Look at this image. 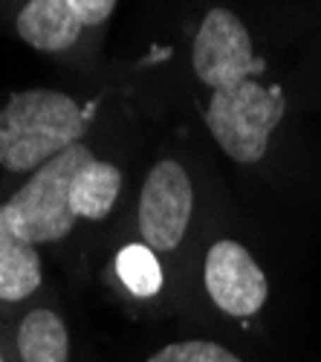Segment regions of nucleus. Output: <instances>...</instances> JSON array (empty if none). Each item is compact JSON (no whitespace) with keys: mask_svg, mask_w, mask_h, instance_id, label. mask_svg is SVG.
<instances>
[{"mask_svg":"<svg viewBox=\"0 0 321 362\" xmlns=\"http://www.w3.org/2000/svg\"><path fill=\"white\" fill-rule=\"evenodd\" d=\"M87 110L55 90H23L0 110V165L32 171L84 136Z\"/></svg>","mask_w":321,"mask_h":362,"instance_id":"obj_1","label":"nucleus"},{"mask_svg":"<svg viewBox=\"0 0 321 362\" xmlns=\"http://www.w3.org/2000/svg\"><path fill=\"white\" fill-rule=\"evenodd\" d=\"M90 160V148L75 142L52 160H47L41 168H35V174L12 194V200L4 203L15 232L32 240L35 247L61 240L78 221L70 206L73 180Z\"/></svg>","mask_w":321,"mask_h":362,"instance_id":"obj_2","label":"nucleus"},{"mask_svg":"<svg viewBox=\"0 0 321 362\" xmlns=\"http://www.w3.org/2000/svg\"><path fill=\"white\" fill-rule=\"evenodd\" d=\"M281 119V90H267L252 78L214 90L206 107V125L212 136L235 163H258L264 157L269 134L278 128Z\"/></svg>","mask_w":321,"mask_h":362,"instance_id":"obj_3","label":"nucleus"},{"mask_svg":"<svg viewBox=\"0 0 321 362\" xmlns=\"http://www.w3.org/2000/svg\"><path fill=\"white\" fill-rule=\"evenodd\" d=\"M191 62L197 78L214 90L241 84L267 67L260 58H255L246 26L229 9H212L202 18Z\"/></svg>","mask_w":321,"mask_h":362,"instance_id":"obj_4","label":"nucleus"},{"mask_svg":"<svg viewBox=\"0 0 321 362\" xmlns=\"http://www.w3.org/2000/svg\"><path fill=\"white\" fill-rule=\"evenodd\" d=\"M194 192L186 168L174 160L157 163L139 194V232L145 244L159 252L177 250L191 221Z\"/></svg>","mask_w":321,"mask_h":362,"instance_id":"obj_5","label":"nucleus"},{"mask_svg":"<svg viewBox=\"0 0 321 362\" xmlns=\"http://www.w3.org/2000/svg\"><path fill=\"white\" fill-rule=\"evenodd\" d=\"M202 279H206V290L214 305L238 319L255 316L269 296L264 269L238 240H217L206 255Z\"/></svg>","mask_w":321,"mask_h":362,"instance_id":"obj_6","label":"nucleus"},{"mask_svg":"<svg viewBox=\"0 0 321 362\" xmlns=\"http://www.w3.org/2000/svg\"><path fill=\"white\" fill-rule=\"evenodd\" d=\"M84 23L70 0H29L18 15V35L35 49L58 52L78 41Z\"/></svg>","mask_w":321,"mask_h":362,"instance_id":"obj_7","label":"nucleus"},{"mask_svg":"<svg viewBox=\"0 0 321 362\" xmlns=\"http://www.w3.org/2000/svg\"><path fill=\"white\" fill-rule=\"evenodd\" d=\"M41 287V258L32 240L15 232L0 206V301H23Z\"/></svg>","mask_w":321,"mask_h":362,"instance_id":"obj_8","label":"nucleus"},{"mask_svg":"<svg viewBox=\"0 0 321 362\" xmlns=\"http://www.w3.org/2000/svg\"><path fill=\"white\" fill-rule=\"evenodd\" d=\"M119 189H122V171L93 157L75 174L70 189V206L75 218H90V221L107 218L116 197H119Z\"/></svg>","mask_w":321,"mask_h":362,"instance_id":"obj_9","label":"nucleus"},{"mask_svg":"<svg viewBox=\"0 0 321 362\" xmlns=\"http://www.w3.org/2000/svg\"><path fill=\"white\" fill-rule=\"evenodd\" d=\"M18 354L20 362H67L70 337L64 319L44 308L26 313L18 327Z\"/></svg>","mask_w":321,"mask_h":362,"instance_id":"obj_10","label":"nucleus"},{"mask_svg":"<svg viewBox=\"0 0 321 362\" xmlns=\"http://www.w3.org/2000/svg\"><path fill=\"white\" fill-rule=\"evenodd\" d=\"M116 273H119L122 284L139 298H151L162 290V267L148 244L125 247L116 258Z\"/></svg>","mask_w":321,"mask_h":362,"instance_id":"obj_11","label":"nucleus"},{"mask_svg":"<svg viewBox=\"0 0 321 362\" xmlns=\"http://www.w3.org/2000/svg\"><path fill=\"white\" fill-rule=\"evenodd\" d=\"M148 362H241V359L217 342L191 339V342H174L159 348Z\"/></svg>","mask_w":321,"mask_h":362,"instance_id":"obj_12","label":"nucleus"},{"mask_svg":"<svg viewBox=\"0 0 321 362\" xmlns=\"http://www.w3.org/2000/svg\"><path fill=\"white\" fill-rule=\"evenodd\" d=\"M70 6H73V12L78 15V21L84 26H96L104 18H110L116 0H70Z\"/></svg>","mask_w":321,"mask_h":362,"instance_id":"obj_13","label":"nucleus"},{"mask_svg":"<svg viewBox=\"0 0 321 362\" xmlns=\"http://www.w3.org/2000/svg\"><path fill=\"white\" fill-rule=\"evenodd\" d=\"M0 362H4V354H0Z\"/></svg>","mask_w":321,"mask_h":362,"instance_id":"obj_14","label":"nucleus"}]
</instances>
